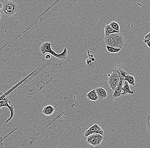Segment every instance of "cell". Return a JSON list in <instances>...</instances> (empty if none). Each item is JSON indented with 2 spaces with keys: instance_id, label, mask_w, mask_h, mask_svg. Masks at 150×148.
I'll use <instances>...</instances> for the list:
<instances>
[{
  "instance_id": "5bb4252c",
  "label": "cell",
  "mask_w": 150,
  "mask_h": 148,
  "mask_svg": "<svg viewBox=\"0 0 150 148\" xmlns=\"http://www.w3.org/2000/svg\"><path fill=\"white\" fill-rule=\"evenodd\" d=\"M124 80L126 81L129 85L134 86L135 85V78L134 76L128 74L124 77Z\"/></svg>"
},
{
  "instance_id": "7c38bea8",
  "label": "cell",
  "mask_w": 150,
  "mask_h": 148,
  "mask_svg": "<svg viewBox=\"0 0 150 148\" xmlns=\"http://www.w3.org/2000/svg\"><path fill=\"white\" fill-rule=\"evenodd\" d=\"M55 111V108L53 106L51 105H48V106L44 107L42 109V114L47 116H50L52 115L54 113Z\"/></svg>"
},
{
  "instance_id": "44dd1931",
  "label": "cell",
  "mask_w": 150,
  "mask_h": 148,
  "mask_svg": "<svg viewBox=\"0 0 150 148\" xmlns=\"http://www.w3.org/2000/svg\"><path fill=\"white\" fill-rule=\"evenodd\" d=\"M3 138L0 135V148L3 147Z\"/></svg>"
},
{
  "instance_id": "30bf717a",
  "label": "cell",
  "mask_w": 150,
  "mask_h": 148,
  "mask_svg": "<svg viewBox=\"0 0 150 148\" xmlns=\"http://www.w3.org/2000/svg\"><path fill=\"white\" fill-rule=\"evenodd\" d=\"M104 41L106 46H111L116 48L113 33L111 34L108 36H105Z\"/></svg>"
},
{
  "instance_id": "ba28073f",
  "label": "cell",
  "mask_w": 150,
  "mask_h": 148,
  "mask_svg": "<svg viewBox=\"0 0 150 148\" xmlns=\"http://www.w3.org/2000/svg\"><path fill=\"white\" fill-rule=\"evenodd\" d=\"M119 76H120L119 82L113 91V97L115 98H119L121 95L123 82L124 80V77L122 75Z\"/></svg>"
},
{
  "instance_id": "ffe728a7",
  "label": "cell",
  "mask_w": 150,
  "mask_h": 148,
  "mask_svg": "<svg viewBox=\"0 0 150 148\" xmlns=\"http://www.w3.org/2000/svg\"><path fill=\"white\" fill-rule=\"evenodd\" d=\"M146 39H148V40H150V31L149 33L145 35L144 36V40H146Z\"/></svg>"
},
{
  "instance_id": "8fae6325",
  "label": "cell",
  "mask_w": 150,
  "mask_h": 148,
  "mask_svg": "<svg viewBox=\"0 0 150 148\" xmlns=\"http://www.w3.org/2000/svg\"><path fill=\"white\" fill-rule=\"evenodd\" d=\"M95 90L98 100H104L107 97V91L102 87H98L95 89Z\"/></svg>"
},
{
  "instance_id": "e0dca14e",
  "label": "cell",
  "mask_w": 150,
  "mask_h": 148,
  "mask_svg": "<svg viewBox=\"0 0 150 148\" xmlns=\"http://www.w3.org/2000/svg\"><path fill=\"white\" fill-rule=\"evenodd\" d=\"M113 30H117V31H119L120 27L119 25L118 24L117 22L116 21H112L110 24H109Z\"/></svg>"
},
{
  "instance_id": "9a60e30c",
  "label": "cell",
  "mask_w": 150,
  "mask_h": 148,
  "mask_svg": "<svg viewBox=\"0 0 150 148\" xmlns=\"http://www.w3.org/2000/svg\"><path fill=\"white\" fill-rule=\"evenodd\" d=\"M120 32L119 31H117L113 30L110 27L109 25H107L105 26V36H108L111 34L114 33H117Z\"/></svg>"
},
{
  "instance_id": "7402d4cb",
  "label": "cell",
  "mask_w": 150,
  "mask_h": 148,
  "mask_svg": "<svg viewBox=\"0 0 150 148\" xmlns=\"http://www.w3.org/2000/svg\"><path fill=\"white\" fill-rule=\"evenodd\" d=\"M45 58L46 59H51V56L50 54H48L45 56Z\"/></svg>"
},
{
  "instance_id": "4fadbf2b",
  "label": "cell",
  "mask_w": 150,
  "mask_h": 148,
  "mask_svg": "<svg viewBox=\"0 0 150 148\" xmlns=\"http://www.w3.org/2000/svg\"><path fill=\"white\" fill-rule=\"evenodd\" d=\"M86 97L89 100H91L92 101H96L98 100L95 89H93L92 91L88 93L86 95Z\"/></svg>"
},
{
  "instance_id": "cb8c5ba5",
  "label": "cell",
  "mask_w": 150,
  "mask_h": 148,
  "mask_svg": "<svg viewBox=\"0 0 150 148\" xmlns=\"http://www.w3.org/2000/svg\"><path fill=\"white\" fill-rule=\"evenodd\" d=\"M2 17V14L1 12H0V20H1V18Z\"/></svg>"
},
{
  "instance_id": "603a6c76",
  "label": "cell",
  "mask_w": 150,
  "mask_h": 148,
  "mask_svg": "<svg viewBox=\"0 0 150 148\" xmlns=\"http://www.w3.org/2000/svg\"><path fill=\"white\" fill-rule=\"evenodd\" d=\"M3 8V3H2L0 2V10L2 9Z\"/></svg>"
},
{
  "instance_id": "9c48e42d",
  "label": "cell",
  "mask_w": 150,
  "mask_h": 148,
  "mask_svg": "<svg viewBox=\"0 0 150 148\" xmlns=\"http://www.w3.org/2000/svg\"><path fill=\"white\" fill-rule=\"evenodd\" d=\"M122 91L121 95H122V96L127 95V94H134V91H131L130 90L128 83L125 80L123 81Z\"/></svg>"
},
{
  "instance_id": "5b68a950",
  "label": "cell",
  "mask_w": 150,
  "mask_h": 148,
  "mask_svg": "<svg viewBox=\"0 0 150 148\" xmlns=\"http://www.w3.org/2000/svg\"><path fill=\"white\" fill-rule=\"evenodd\" d=\"M119 81L120 76L119 74L116 70L114 69L113 70L112 73L111 74L109 75L108 76L107 83L109 88L114 91Z\"/></svg>"
},
{
  "instance_id": "8992f818",
  "label": "cell",
  "mask_w": 150,
  "mask_h": 148,
  "mask_svg": "<svg viewBox=\"0 0 150 148\" xmlns=\"http://www.w3.org/2000/svg\"><path fill=\"white\" fill-rule=\"evenodd\" d=\"M96 133L100 134L102 135H104V132L100 125L97 124H94L91 127H90L88 130L85 131L84 133V136L86 138L91 134Z\"/></svg>"
},
{
  "instance_id": "d6986e66",
  "label": "cell",
  "mask_w": 150,
  "mask_h": 148,
  "mask_svg": "<svg viewBox=\"0 0 150 148\" xmlns=\"http://www.w3.org/2000/svg\"><path fill=\"white\" fill-rule=\"evenodd\" d=\"M143 41L150 48V40H148V39H146V40H144Z\"/></svg>"
},
{
  "instance_id": "7a4b0ae2",
  "label": "cell",
  "mask_w": 150,
  "mask_h": 148,
  "mask_svg": "<svg viewBox=\"0 0 150 148\" xmlns=\"http://www.w3.org/2000/svg\"><path fill=\"white\" fill-rule=\"evenodd\" d=\"M2 10L5 16H12L17 13L19 10V4L12 1L5 0L3 2Z\"/></svg>"
},
{
  "instance_id": "52a82bcc",
  "label": "cell",
  "mask_w": 150,
  "mask_h": 148,
  "mask_svg": "<svg viewBox=\"0 0 150 148\" xmlns=\"http://www.w3.org/2000/svg\"><path fill=\"white\" fill-rule=\"evenodd\" d=\"M114 41L116 44V48H121L124 47L125 44V40L124 36L120 32L117 33H114Z\"/></svg>"
},
{
  "instance_id": "2e32d148",
  "label": "cell",
  "mask_w": 150,
  "mask_h": 148,
  "mask_svg": "<svg viewBox=\"0 0 150 148\" xmlns=\"http://www.w3.org/2000/svg\"><path fill=\"white\" fill-rule=\"evenodd\" d=\"M106 48L108 52L112 53H118L121 49V48H114V47L108 46H106Z\"/></svg>"
},
{
  "instance_id": "6da1fadb",
  "label": "cell",
  "mask_w": 150,
  "mask_h": 148,
  "mask_svg": "<svg viewBox=\"0 0 150 148\" xmlns=\"http://www.w3.org/2000/svg\"><path fill=\"white\" fill-rule=\"evenodd\" d=\"M52 45V43L50 42H44L40 46V49L41 52L43 55H44L47 53H50L54 57L60 60L64 61L65 60L67 59L68 54V50L67 48H64L62 52L59 54H58L52 50V48H51Z\"/></svg>"
},
{
  "instance_id": "277c9868",
  "label": "cell",
  "mask_w": 150,
  "mask_h": 148,
  "mask_svg": "<svg viewBox=\"0 0 150 148\" xmlns=\"http://www.w3.org/2000/svg\"><path fill=\"white\" fill-rule=\"evenodd\" d=\"M86 138V142L87 143L96 147L101 145L104 139V135L100 134H94Z\"/></svg>"
},
{
  "instance_id": "ac0fdd59",
  "label": "cell",
  "mask_w": 150,
  "mask_h": 148,
  "mask_svg": "<svg viewBox=\"0 0 150 148\" xmlns=\"http://www.w3.org/2000/svg\"><path fill=\"white\" fill-rule=\"evenodd\" d=\"M145 124H146L147 129H148V132L150 134V113L146 117Z\"/></svg>"
},
{
  "instance_id": "3957f363",
  "label": "cell",
  "mask_w": 150,
  "mask_h": 148,
  "mask_svg": "<svg viewBox=\"0 0 150 148\" xmlns=\"http://www.w3.org/2000/svg\"><path fill=\"white\" fill-rule=\"evenodd\" d=\"M3 107L8 108L10 110V114H11L10 118L5 122V123H7L12 119L13 117H14V114H15L14 108L13 105L10 102L7 96H5L3 93L0 92V108Z\"/></svg>"
}]
</instances>
